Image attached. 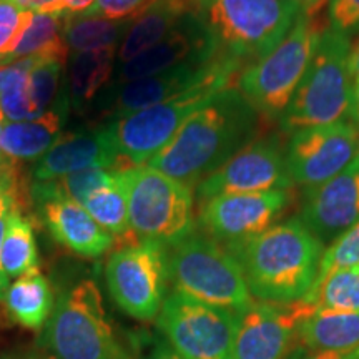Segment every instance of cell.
Segmentation results:
<instances>
[{"label":"cell","instance_id":"obj_1","mask_svg":"<svg viewBox=\"0 0 359 359\" xmlns=\"http://www.w3.org/2000/svg\"><path fill=\"white\" fill-rule=\"evenodd\" d=\"M258 122L259 114L240 90L224 88L147 165L193 188L255 140Z\"/></svg>","mask_w":359,"mask_h":359},{"label":"cell","instance_id":"obj_2","mask_svg":"<svg viewBox=\"0 0 359 359\" xmlns=\"http://www.w3.org/2000/svg\"><path fill=\"white\" fill-rule=\"evenodd\" d=\"M224 248L240 263L250 293L276 304L299 302L311 291L325 255V245L299 217Z\"/></svg>","mask_w":359,"mask_h":359},{"label":"cell","instance_id":"obj_3","mask_svg":"<svg viewBox=\"0 0 359 359\" xmlns=\"http://www.w3.org/2000/svg\"><path fill=\"white\" fill-rule=\"evenodd\" d=\"M353 40L333 27H326L318 39L306 74L296 88L290 105L280 116L283 132L343 122L351 109Z\"/></svg>","mask_w":359,"mask_h":359},{"label":"cell","instance_id":"obj_4","mask_svg":"<svg viewBox=\"0 0 359 359\" xmlns=\"http://www.w3.org/2000/svg\"><path fill=\"white\" fill-rule=\"evenodd\" d=\"M302 8L296 0H198L196 13L218 52L245 65L264 57L285 39Z\"/></svg>","mask_w":359,"mask_h":359},{"label":"cell","instance_id":"obj_5","mask_svg":"<svg viewBox=\"0 0 359 359\" xmlns=\"http://www.w3.org/2000/svg\"><path fill=\"white\" fill-rule=\"evenodd\" d=\"M168 280L175 291L241 314L251 304L250 288L236 258L205 233L190 235L167 248Z\"/></svg>","mask_w":359,"mask_h":359},{"label":"cell","instance_id":"obj_6","mask_svg":"<svg viewBox=\"0 0 359 359\" xmlns=\"http://www.w3.org/2000/svg\"><path fill=\"white\" fill-rule=\"evenodd\" d=\"M323 32L311 11L302 8L285 39L238 75V90L259 115L280 118L302 83Z\"/></svg>","mask_w":359,"mask_h":359},{"label":"cell","instance_id":"obj_7","mask_svg":"<svg viewBox=\"0 0 359 359\" xmlns=\"http://www.w3.org/2000/svg\"><path fill=\"white\" fill-rule=\"evenodd\" d=\"M40 346L55 359H130L111 327L100 288L83 280L60 294Z\"/></svg>","mask_w":359,"mask_h":359},{"label":"cell","instance_id":"obj_8","mask_svg":"<svg viewBox=\"0 0 359 359\" xmlns=\"http://www.w3.org/2000/svg\"><path fill=\"white\" fill-rule=\"evenodd\" d=\"M128 200L130 228L138 240L165 248L195 231L193 188L148 165L122 173Z\"/></svg>","mask_w":359,"mask_h":359},{"label":"cell","instance_id":"obj_9","mask_svg":"<svg viewBox=\"0 0 359 359\" xmlns=\"http://www.w3.org/2000/svg\"><path fill=\"white\" fill-rule=\"evenodd\" d=\"M231 82L219 80L172 100L148 107L105 125L118 158L128 168L142 167L172 142L183 123L208 105Z\"/></svg>","mask_w":359,"mask_h":359},{"label":"cell","instance_id":"obj_10","mask_svg":"<svg viewBox=\"0 0 359 359\" xmlns=\"http://www.w3.org/2000/svg\"><path fill=\"white\" fill-rule=\"evenodd\" d=\"M241 70V62L219 53L217 58L205 64H187L154 77L132 80L116 87L107 85L95 98V116L98 122H114L135 111L185 95L203 85L219 80L233 82Z\"/></svg>","mask_w":359,"mask_h":359},{"label":"cell","instance_id":"obj_11","mask_svg":"<svg viewBox=\"0 0 359 359\" xmlns=\"http://www.w3.org/2000/svg\"><path fill=\"white\" fill-rule=\"evenodd\" d=\"M161 336L183 359H233L238 314L173 291L156 316Z\"/></svg>","mask_w":359,"mask_h":359},{"label":"cell","instance_id":"obj_12","mask_svg":"<svg viewBox=\"0 0 359 359\" xmlns=\"http://www.w3.org/2000/svg\"><path fill=\"white\" fill-rule=\"evenodd\" d=\"M105 278L122 311L135 320H155L167 298V248L156 241H128L110 255Z\"/></svg>","mask_w":359,"mask_h":359},{"label":"cell","instance_id":"obj_13","mask_svg":"<svg viewBox=\"0 0 359 359\" xmlns=\"http://www.w3.org/2000/svg\"><path fill=\"white\" fill-rule=\"evenodd\" d=\"M359 155V128L346 120L291 133L285 147L286 172L293 185H321Z\"/></svg>","mask_w":359,"mask_h":359},{"label":"cell","instance_id":"obj_14","mask_svg":"<svg viewBox=\"0 0 359 359\" xmlns=\"http://www.w3.org/2000/svg\"><path fill=\"white\" fill-rule=\"evenodd\" d=\"M291 187L285 147L278 135H271L248 143L226 163L201 180L196 185V196L205 203L219 195L288 190Z\"/></svg>","mask_w":359,"mask_h":359},{"label":"cell","instance_id":"obj_15","mask_svg":"<svg viewBox=\"0 0 359 359\" xmlns=\"http://www.w3.org/2000/svg\"><path fill=\"white\" fill-rule=\"evenodd\" d=\"M290 203L288 190L219 195L205 201L198 222L205 235L219 245L230 246L273 226Z\"/></svg>","mask_w":359,"mask_h":359},{"label":"cell","instance_id":"obj_16","mask_svg":"<svg viewBox=\"0 0 359 359\" xmlns=\"http://www.w3.org/2000/svg\"><path fill=\"white\" fill-rule=\"evenodd\" d=\"M314 309L303 302L253 303L238 314L233 359H288L298 325Z\"/></svg>","mask_w":359,"mask_h":359},{"label":"cell","instance_id":"obj_17","mask_svg":"<svg viewBox=\"0 0 359 359\" xmlns=\"http://www.w3.org/2000/svg\"><path fill=\"white\" fill-rule=\"evenodd\" d=\"M219 55L217 42L196 12L188 13L167 37L142 52L127 64L116 65L109 85H123L132 80L154 77L187 64H205Z\"/></svg>","mask_w":359,"mask_h":359},{"label":"cell","instance_id":"obj_18","mask_svg":"<svg viewBox=\"0 0 359 359\" xmlns=\"http://www.w3.org/2000/svg\"><path fill=\"white\" fill-rule=\"evenodd\" d=\"M299 219L323 245L359 222V155L336 177L304 188Z\"/></svg>","mask_w":359,"mask_h":359},{"label":"cell","instance_id":"obj_19","mask_svg":"<svg viewBox=\"0 0 359 359\" xmlns=\"http://www.w3.org/2000/svg\"><path fill=\"white\" fill-rule=\"evenodd\" d=\"M88 168H111L120 173L130 170L116 155L105 125L58 138L35 165L34 182H48Z\"/></svg>","mask_w":359,"mask_h":359},{"label":"cell","instance_id":"obj_20","mask_svg":"<svg viewBox=\"0 0 359 359\" xmlns=\"http://www.w3.org/2000/svg\"><path fill=\"white\" fill-rule=\"evenodd\" d=\"M40 212L52 236L79 257L98 258L114 246V236L77 201L48 200L40 203Z\"/></svg>","mask_w":359,"mask_h":359},{"label":"cell","instance_id":"obj_21","mask_svg":"<svg viewBox=\"0 0 359 359\" xmlns=\"http://www.w3.org/2000/svg\"><path fill=\"white\" fill-rule=\"evenodd\" d=\"M67 87L42 116L24 122H7L0 133V154L11 160H35L50 150L60 138L67 114H69Z\"/></svg>","mask_w":359,"mask_h":359},{"label":"cell","instance_id":"obj_22","mask_svg":"<svg viewBox=\"0 0 359 359\" xmlns=\"http://www.w3.org/2000/svg\"><path fill=\"white\" fill-rule=\"evenodd\" d=\"M196 7L198 0H154L132 19L128 32L116 52V65L127 64L163 40L182 24L188 13L196 12Z\"/></svg>","mask_w":359,"mask_h":359},{"label":"cell","instance_id":"obj_23","mask_svg":"<svg viewBox=\"0 0 359 359\" xmlns=\"http://www.w3.org/2000/svg\"><path fill=\"white\" fill-rule=\"evenodd\" d=\"M299 351L351 353L359 346V311L318 309L298 325Z\"/></svg>","mask_w":359,"mask_h":359},{"label":"cell","instance_id":"obj_24","mask_svg":"<svg viewBox=\"0 0 359 359\" xmlns=\"http://www.w3.org/2000/svg\"><path fill=\"white\" fill-rule=\"evenodd\" d=\"M116 52L118 48L70 53L65 87L70 105L77 114H85L102 90L111 82L116 67Z\"/></svg>","mask_w":359,"mask_h":359},{"label":"cell","instance_id":"obj_25","mask_svg":"<svg viewBox=\"0 0 359 359\" xmlns=\"http://www.w3.org/2000/svg\"><path fill=\"white\" fill-rule=\"evenodd\" d=\"M8 318L27 330H43L53 311L50 283L39 269L25 273L8 285L2 298Z\"/></svg>","mask_w":359,"mask_h":359},{"label":"cell","instance_id":"obj_26","mask_svg":"<svg viewBox=\"0 0 359 359\" xmlns=\"http://www.w3.org/2000/svg\"><path fill=\"white\" fill-rule=\"evenodd\" d=\"M62 27H64V17L32 12L19 42L0 65L13 64L24 58L52 60L65 65L70 50L62 35Z\"/></svg>","mask_w":359,"mask_h":359},{"label":"cell","instance_id":"obj_27","mask_svg":"<svg viewBox=\"0 0 359 359\" xmlns=\"http://www.w3.org/2000/svg\"><path fill=\"white\" fill-rule=\"evenodd\" d=\"M130 24L132 19L109 20L85 15L64 17L62 35L72 53L98 48H118L128 32Z\"/></svg>","mask_w":359,"mask_h":359},{"label":"cell","instance_id":"obj_28","mask_svg":"<svg viewBox=\"0 0 359 359\" xmlns=\"http://www.w3.org/2000/svg\"><path fill=\"white\" fill-rule=\"evenodd\" d=\"M0 263H2V271L8 281L39 269V250L34 226L22 215L17 205L8 215Z\"/></svg>","mask_w":359,"mask_h":359},{"label":"cell","instance_id":"obj_29","mask_svg":"<svg viewBox=\"0 0 359 359\" xmlns=\"http://www.w3.org/2000/svg\"><path fill=\"white\" fill-rule=\"evenodd\" d=\"M82 205L103 230L109 231L114 238L118 236L127 240L130 233L133 235L130 228L128 200L122 173L109 185L90 193Z\"/></svg>","mask_w":359,"mask_h":359},{"label":"cell","instance_id":"obj_30","mask_svg":"<svg viewBox=\"0 0 359 359\" xmlns=\"http://www.w3.org/2000/svg\"><path fill=\"white\" fill-rule=\"evenodd\" d=\"M120 172L111 168H88L58 177L48 182H34L32 196L39 203L48 200H72L82 205L87 196L98 188L109 185Z\"/></svg>","mask_w":359,"mask_h":359},{"label":"cell","instance_id":"obj_31","mask_svg":"<svg viewBox=\"0 0 359 359\" xmlns=\"http://www.w3.org/2000/svg\"><path fill=\"white\" fill-rule=\"evenodd\" d=\"M303 302L316 309L359 311V266L336 269L314 283Z\"/></svg>","mask_w":359,"mask_h":359},{"label":"cell","instance_id":"obj_32","mask_svg":"<svg viewBox=\"0 0 359 359\" xmlns=\"http://www.w3.org/2000/svg\"><path fill=\"white\" fill-rule=\"evenodd\" d=\"M37 58H24L13 62L15 74L0 93V107L8 122H24V120L37 118L35 115L32 97H30V70Z\"/></svg>","mask_w":359,"mask_h":359},{"label":"cell","instance_id":"obj_33","mask_svg":"<svg viewBox=\"0 0 359 359\" xmlns=\"http://www.w3.org/2000/svg\"><path fill=\"white\" fill-rule=\"evenodd\" d=\"M64 64L52 60H37L30 70V97L35 115L42 116L60 95V77Z\"/></svg>","mask_w":359,"mask_h":359},{"label":"cell","instance_id":"obj_34","mask_svg":"<svg viewBox=\"0 0 359 359\" xmlns=\"http://www.w3.org/2000/svg\"><path fill=\"white\" fill-rule=\"evenodd\" d=\"M359 266V222L331 243L321 259L318 280L336 269ZM316 280V281H318Z\"/></svg>","mask_w":359,"mask_h":359},{"label":"cell","instance_id":"obj_35","mask_svg":"<svg viewBox=\"0 0 359 359\" xmlns=\"http://www.w3.org/2000/svg\"><path fill=\"white\" fill-rule=\"evenodd\" d=\"M30 13L12 0H0V64L19 42Z\"/></svg>","mask_w":359,"mask_h":359},{"label":"cell","instance_id":"obj_36","mask_svg":"<svg viewBox=\"0 0 359 359\" xmlns=\"http://www.w3.org/2000/svg\"><path fill=\"white\" fill-rule=\"evenodd\" d=\"M154 0H95L87 11L80 15L102 17L109 20L133 19L145 11Z\"/></svg>","mask_w":359,"mask_h":359},{"label":"cell","instance_id":"obj_37","mask_svg":"<svg viewBox=\"0 0 359 359\" xmlns=\"http://www.w3.org/2000/svg\"><path fill=\"white\" fill-rule=\"evenodd\" d=\"M330 27L349 35H359V0H330L327 4Z\"/></svg>","mask_w":359,"mask_h":359},{"label":"cell","instance_id":"obj_38","mask_svg":"<svg viewBox=\"0 0 359 359\" xmlns=\"http://www.w3.org/2000/svg\"><path fill=\"white\" fill-rule=\"evenodd\" d=\"M15 205H17L15 191L0 193V258H2V243H4V235H6L8 215H11ZM8 285H11V281H8L7 276L4 275L2 263H0V299H2L4 294H6Z\"/></svg>","mask_w":359,"mask_h":359},{"label":"cell","instance_id":"obj_39","mask_svg":"<svg viewBox=\"0 0 359 359\" xmlns=\"http://www.w3.org/2000/svg\"><path fill=\"white\" fill-rule=\"evenodd\" d=\"M349 70H351V109H349V116H351L353 123L359 128V37L351 45Z\"/></svg>","mask_w":359,"mask_h":359},{"label":"cell","instance_id":"obj_40","mask_svg":"<svg viewBox=\"0 0 359 359\" xmlns=\"http://www.w3.org/2000/svg\"><path fill=\"white\" fill-rule=\"evenodd\" d=\"M22 11L34 13H52V15L64 17L69 0H12Z\"/></svg>","mask_w":359,"mask_h":359},{"label":"cell","instance_id":"obj_41","mask_svg":"<svg viewBox=\"0 0 359 359\" xmlns=\"http://www.w3.org/2000/svg\"><path fill=\"white\" fill-rule=\"evenodd\" d=\"M143 359H183L180 354L175 351L172 344L161 336V338H154L151 343L148 344L147 353Z\"/></svg>","mask_w":359,"mask_h":359},{"label":"cell","instance_id":"obj_42","mask_svg":"<svg viewBox=\"0 0 359 359\" xmlns=\"http://www.w3.org/2000/svg\"><path fill=\"white\" fill-rule=\"evenodd\" d=\"M93 2H95V0H69L64 17L80 15V13H83L85 11H87V8L92 6Z\"/></svg>","mask_w":359,"mask_h":359},{"label":"cell","instance_id":"obj_43","mask_svg":"<svg viewBox=\"0 0 359 359\" xmlns=\"http://www.w3.org/2000/svg\"><path fill=\"white\" fill-rule=\"evenodd\" d=\"M15 178H13L12 165L6 170H0V193L4 191H13V185H15Z\"/></svg>","mask_w":359,"mask_h":359},{"label":"cell","instance_id":"obj_44","mask_svg":"<svg viewBox=\"0 0 359 359\" xmlns=\"http://www.w3.org/2000/svg\"><path fill=\"white\" fill-rule=\"evenodd\" d=\"M294 358L296 359H344V354H341V353H313V354H308V353L299 351Z\"/></svg>","mask_w":359,"mask_h":359},{"label":"cell","instance_id":"obj_45","mask_svg":"<svg viewBox=\"0 0 359 359\" xmlns=\"http://www.w3.org/2000/svg\"><path fill=\"white\" fill-rule=\"evenodd\" d=\"M6 125H7V118H6V114H4L2 107H0V133H2V130H4V127H6Z\"/></svg>","mask_w":359,"mask_h":359},{"label":"cell","instance_id":"obj_46","mask_svg":"<svg viewBox=\"0 0 359 359\" xmlns=\"http://www.w3.org/2000/svg\"><path fill=\"white\" fill-rule=\"evenodd\" d=\"M344 359H359V346L356 349H353L351 353H348L346 356H344Z\"/></svg>","mask_w":359,"mask_h":359},{"label":"cell","instance_id":"obj_47","mask_svg":"<svg viewBox=\"0 0 359 359\" xmlns=\"http://www.w3.org/2000/svg\"><path fill=\"white\" fill-rule=\"evenodd\" d=\"M0 359H27V358L17 356V354H6V356H2Z\"/></svg>","mask_w":359,"mask_h":359},{"label":"cell","instance_id":"obj_48","mask_svg":"<svg viewBox=\"0 0 359 359\" xmlns=\"http://www.w3.org/2000/svg\"><path fill=\"white\" fill-rule=\"evenodd\" d=\"M296 2H306V4H313V2H318V0H296Z\"/></svg>","mask_w":359,"mask_h":359},{"label":"cell","instance_id":"obj_49","mask_svg":"<svg viewBox=\"0 0 359 359\" xmlns=\"http://www.w3.org/2000/svg\"><path fill=\"white\" fill-rule=\"evenodd\" d=\"M34 359H50V358H34Z\"/></svg>","mask_w":359,"mask_h":359}]
</instances>
